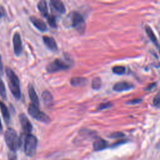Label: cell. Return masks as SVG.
<instances>
[{
  "mask_svg": "<svg viewBox=\"0 0 160 160\" xmlns=\"http://www.w3.org/2000/svg\"><path fill=\"white\" fill-rule=\"evenodd\" d=\"M101 79L99 77H96L94 78L92 81V83H91V86L92 88L94 89H99L101 86Z\"/></svg>",
  "mask_w": 160,
  "mask_h": 160,
  "instance_id": "cell-20",
  "label": "cell"
},
{
  "mask_svg": "<svg viewBox=\"0 0 160 160\" xmlns=\"http://www.w3.org/2000/svg\"><path fill=\"white\" fill-rule=\"evenodd\" d=\"M28 112L29 115L39 121L44 123H49L51 121L50 118L46 114L39 110L38 107L32 104L29 105Z\"/></svg>",
  "mask_w": 160,
  "mask_h": 160,
  "instance_id": "cell-5",
  "label": "cell"
},
{
  "mask_svg": "<svg viewBox=\"0 0 160 160\" xmlns=\"http://www.w3.org/2000/svg\"><path fill=\"white\" fill-rule=\"evenodd\" d=\"M0 109L4 120L6 123H9L11 119L10 114L7 106L2 101H0Z\"/></svg>",
  "mask_w": 160,
  "mask_h": 160,
  "instance_id": "cell-15",
  "label": "cell"
},
{
  "mask_svg": "<svg viewBox=\"0 0 160 160\" xmlns=\"http://www.w3.org/2000/svg\"><path fill=\"white\" fill-rule=\"evenodd\" d=\"M108 146V142L100 138H97L93 142V149L95 151H101L106 148H107Z\"/></svg>",
  "mask_w": 160,
  "mask_h": 160,
  "instance_id": "cell-12",
  "label": "cell"
},
{
  "mask_svg": "<svg viewBox=\"0 0 160 160\" xmlns=\"http://www.w3.org/2000/svg\"><path fill=\"white\" fill-rule=\"evenodd\" d=\"M145 30H146V32L148 34V37L149 38V39L151 40V41L158 48L160 45L158 44L156 36L155 35V34L154 33L153 31L152 30V29L151 28L150 26H149L148 25H146L145 26Z\"/></svg>",
  "mask_w": 160,
  "mask_h": 160,
  "instance_id": "cell-17",
  "label": "cell"
},
{
  "mask_svg": "<svg viewBox=\"0 0 160 160\" xmlns=\"http://www.w3.org/2000/svg\"><path fill=\"white\" fill-rule=\"evenodd\" d=\"M5 142L11 151L16 152L21 145V139L17 132L12 128H8L4 134Z\"/></svg>",
  "mask_w": 160,
  "mask_h": 160,
  "instance_id": "cell-2",
  "label": "cell"
},
{
  "mask_svg": "<svg viewBox=\"0 0 160 160\" xmlns=\"http://www.w3.org/2000/svg\"><path fill=\"white\" fill-rule=\"evenodd\" d=\"M153 104L154 106H160V94H158L153 99Z\"/></svg>",
  "mask_w": 160,
  "mask_h": 160,
  "instance_id": "cell-26",
  "label": "cell"
},
{
  "mask_svg": "<svg viewBox=\"0 0 160 160\" xmlns=\"http://www.w3.org/2000/svg\"><path fill=\"white\" fill-rule=\"evenodd\" d=\"M37 6H38V8L39 12L41 13V14L43 16L47 17L49 15L48 4L45 1H41L38 2Z\"/></svg>",
  "mask_w": 160,
  "mask_h": 160,
  "instance_id": "cell-16",
  "label": "cell"
},
{
  "mask_svg": "<svg viewBox=\"0 0 160 160\" xmlns=\"http://www.w3.org/2000/svg\"><path fill=\"white\" fill-rule=\"evenodd\" d=\"M51 6L58 12L61 13V14H64L66 12V8L64 5L63 4V3L60 1H58V0H52L50 2Z\"/></svg>",
  "mask_w": 160,
  "mask_h": 160,
  "instance_id": "cell-14",
  "label": "cell"
},
{
  "mask_svg": "<svg viewBox=\"0 0 160 160\" xmlns=\"http://www.w3.org/2000/svg\"><path fill=\"white\" fill-rule=\"evenodd\" d=\"M6 16V10L0 4V18Z\"/></svg>",
  "mask_w": 160,
  "mask_h": 160,
  "instance_id": "cell-30",
  "label": "cell"
},
{
  "mask_svg": "<svg viewBox=\"0 0 160 160\" xmlns=\"http://www.w3.org/2000/svg\"><path fill=\"white\" fill-rule=\"evenodd\" d=\"M142 101V99L141 98H138V99H131L129 101H128L126 103L128 104H138L140 103Z\"/></svg>",
  "mask_w": 160,
  "mask_h": 160,
  "instance_id": "cell-28",
  "label": "cell"
},
{
  "mask_svg": "<svg viewBox=\"0 0 160 160\" xmlns=\"http://www.w3.org/2000/svg\"><path fill=\"white\" fill-rule=\"evenodd\" d=\"M38 145V139L35 136L32 134L26 135L24 144V150L25 154L29 157L35 155Z\"/></svg>",
  "mask_w": 160,
  "mask_h": 160,
  "instance_id": "cell-3",
  "label": "cell"
},
{
  "mask_svg": "<svg viewBox=\"0 0 160 160\" xmlns=\"http://www.w3.org/2000/svg\"><path fill=\"white\" fill-rule=\"evenodd\" d=\"M28 93H29V98L32 102V104L38 107L39 104V99L33 86L31 84H29L28 86Z\"/></svg>",
  "mask_w": 160,
  "mask_h": 160,
  "instance_id": "cell-13",
  "label": "cell"
},
{
  "mask_svg": "<svg viewBox=\"0 0 160 160\" xmlns=\"http://www.w3.org/2000/svg\"><path fill=\"white\" fill-rule=\"evenodd\" d=\"M12 42L14 52L17 56H19L22 51V44L21 36L18 32H16L14 33L12 38Z\"/></svg>",
  "mask_w": 160,
  "mask_h": 160,
  "instance_id": "cell-8",
  "label": "cell"
},
{
  "mask_svg": "<svg viewBox=\"0 0 160 160\" xmlns=\"http://www.w3.org/2000/svg\"><path fill=\"white\" fill-rule=\"evenodd\" d=\"M42 99L43 102L46 104H51L53 101V98L52 94L48 91H44L42 93Z\"/></svg>",
  "mask_w": 160,
  "mask_h": 160,
  "instance_id": "cell-19",
  "label": "cell"
},
{
  "mask_svg": "<svg viewBox=\"0 0 160 160\" xmlns=\"http://www.w3.org/2000/svg\"><path fill=\"white\" fill-rule=\"evenodd\" d=\"M126 142H127V140L126 139H121V140H119L118 141H116L115 142L114 144H112L111 145L112 147H117L118 146H119L121 144H122L124 143H125Z\"/></svg>",
  "mask_w": 160,
  "mask_h": 160,
  "instance_id": "cell-29",
  "label": "cell"
},
{
  "mask_svg": "<svg viewBox=\"0 0 160 160\" xmlns=\"http://www.w3.org/2000/svg\"><path fill=\"white\" fill-rule=\"evenodd\" d=\"M19 121L21 124V127L22 129L24 131V132L25 133L26 135L31 134L32 129V126L31 123V122L29 121V119L28 118V117L23 113L19 114Z\"/></svg>",
  "mask_w": 160,
  "mask_h": 160,
  "instance_id": "cell-7",
  "label": "cell"
},
{
  "mask_svg": "<svg viewBox=\"0 0 160 160\" xmlns=\"http://www.w3.org/2000/svg\"><path fill=\"white\" fill-rule=\"evenodd\" d=\"M8 160H18L17 159V156L16 154V152L10 151L8 153Z\"/></svg>",
  "mask_w": 160,
  "mask_h": 160,
  "instance_id": "cell-27",
  "label": "cell"
},
{
  "mask_svg": "<svg viewBox=\"0 0 160 160\" xmlns=\"http://www.w3.org/2000/svg\"><path fill=\"white\" fill-rule=\"evenodd\" d=\"M158 49H159V54H160V46L158 47Z\"/></svg>",
  "mask_w": 160,
  "mask_h": 160,
  "instance_id": "cell-34",
  "label": "cell"
},
{
  "mask_svg": "<svg viewBox=\"0 0 160 160\" xmlns=\"http://www.w3.org/2000/svg\"><path fill=\"white\" fill-rule=\"evenodd\" d=\"M124 136V134L122 133V132H114L111 133L109 135V137L111 138H123Z\"/></svg>",
  "mask_w": 160,
  "mask_h": 160,
  "instance_id": "cell-25",
  "label": "cell"
},
{
  "mask_svg": "<svg viewBox=\"0 0 160 160\" xmlns=\"http://www.w3.org/2000/svg\"><path fill=\"white\" fill-rule=\"evenodd\" d=\"M133 88V84L131 83H129L126 81H120L116 82L112 89L114 91H118V92H122V91H128Z\"/></svg>",
  "mask_w": 160,
  "mask_h": 160,
  "instance_id": "cell-9",
  "label": "cell"
},
{
  "mask_svg": "<svg viewBox=\"0 0 160 160\" xmlns=\"http://www.w3.org/2000/svg\"><path fill=\"white\" fill-rule=\"evenodd\" d=\"M112 71L114 74L121 75L125 72L126 69L122 66H115L112 68Z\"/></svg>",
  "mask_w": 160,
  "mask_h": 160,
  "instance_id": "cell-21",
  "label": "cell"
},
{
  "mask_svg": "<svg viewBox=\"0 0 160 160\" xmlns=\"http://www.w3.org/2000/svg\"><path fill=\"white\" fill-rule=\"evenodd\" d=\"M42 40L45 45L51 51H56L58 49V46L54 39L51 36H44Z\"/></svg>",
  "mask_w": 160,
  "mask_h": 160,
  "instance_id": "cell-11",
  "label": "cell"
},
{
  "mask_svg": "<svg viewBox=\"0 0 160 160\" xmlns=\"http://www.w3.org/2000/svg\"><path fill=\"white\" fill-rule=\"evenodd\" d=\"M70 82L72 86H81L86 84V79L82 77H73L71 79Z\"/></svg>",
  "mask_w": 160,
  "mask_h": 160,
  "instance_id": "cell-18",
  "label": "cell"
},
{
  "mask_svg": "<svg viewBox=\"0 0 160 160\" xmlns=\"http://www.w3.org/2000/svg\"><path fill=\"white\" fill-rule=\"evenodd\" d=\"M3 71V65H2V62L1 59V56L0 55V73H2Z\"/></svg>",
  "mask_w": 160,
  "mask_h": 160,
  "instance_id": "cell-32",
  "label": "cell"
},
{
  "mask_svg": "<svg viewBox=\"0 0 160 160\" xmlns=\"http://www.w3.org/2000/svg\"><path fill=\"white\" fill-rule=\"evenodd\" d=\"M155 86H156V83H155V82L151 83V84H150L149 85H148V86L145 88V89H146V91H150V90H151L152 88H154Z\"/></svg>",
  "mask_w": 160,
  "mask_h": 160,
  "instance_id": "cell-31",
  "label": "cell"
},
{
  "mask_svg": "<svg viewBox=\"0 0 160 160\" xmlns=\"http://www.w3.org/2000/svg\"><path fill=\"white\" fill-rule=\"evenodd\" d=\"M65 24L68 26L82 29L84 26V20L82 16L76 11H73L68 14L65 19Z\"/></svg>",
  "mask_w": 160,
  "mask_h": 160,
  "instance_id": "cell-4",
  "label": "cell"
},
{
  "mask_svg": "<svg viewBox=\"0 0 160 160\" xmlns=\"http://www.w3.org/2000/svg\"><path fill=\"white\" fill-rule=\"evenodd\" d=\"M0 95L3 98H6V88L4 86V84L2 80V79L0 78Z\"/></svg>",
  "mask_w": 160,
  "mask_h": 160,
  "instance_id": "cell-23",
  "label": "cell"
},
{
  "mask_svg": "<svg viewBox=\"0 0 160 160\" xmlns=\"http://www.w3.org/2000/svg\"><path fill=\"white\" fill-rule=\"evenodd\" d=\"M70 67V64L61 59H56L50 62L46 67L49 72H54L60 70L67 69Z\"/></svg>",
  "mask_w": 160,
  "mask_h": 160,
  "instance_id": "cell-6",
  "label": "cell"
},
{
  "mask_svg": "<svg viewBox=\"0 0 160 160\" xmlns=\"http://www.w3.org/2000/svg\"><path fill=\"white\" fill-rule=\"evenodd\" d=\"M29 20L38 30L41 31H46L48 29L46 23L41 19L35 16H31L29 18Z\"/></svg>",
  "mask_w": 160,
  "mask_h": 160,
  "instance_id": "cell-10",
  "label": "cell"
},
{
  "mask_svg": "<svg viewBox=\"0 0 160 160\" xmlns=\"http://www.w3.org/2000/svg\"><path fill=\"white\" fill-rule=\"evenodd\" d=\"M6 76L8 78V83L9 89L13 96L17 99H19L21 98V89H20V82L17 75L14 72V71L7 68L6 69Z\"/></svg>",
  "mask_w": 160,
  "mask_h": 160,
  "instance_id": "cell-1",
  "label": "cell"
},
{
  "mask_svg": "<svg viewBox=\"0 0 160 160\" xmlns=\"http://www.w3.org/2000/svg\"><path fill=\"white\" fill-rule=\"evenodd\" d=\"M2 131V126L1 119H0V132H1Z\"/></svg>",
  "mask_w": 160,
  "mask_h": 160,
  "instance_id": "cell-33",
  "label": "cell"
},
{
  "mask_svg": "<svg viewBox=\"0 0 160 160\" xmlns=\"http://www.w3.org/2000/svg\"><path fill=\"white\" fill-rule=\"evenodd\" d=\"M47 21L48 24L51 26L52 28H56L57 27V23L56 18L53 15H48L47 17Z\"/></svg>",
  "mask_w": 160,
  "mask_h": 160,
  "instance_id": "cell-22",
  "label": "cell"
},
{
  "mask_svg": "<svg viewBox=\"0 0 160 160\" xmlns=\"http://www.w3.org/2000/svg\"><path fill=\"white\" fill-rule=\"evenodd\" d=\"M112 106V104L110 102L101 103L98 107V110H102V109H108V108H111Z\"/></svg>",
  "mask_w": 160,
  "mask_h": 160,
  "instance_id": "cell-24",
  "label": "cell"
}]
</instances>
